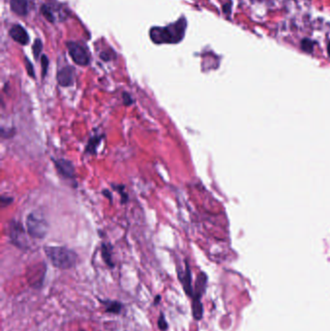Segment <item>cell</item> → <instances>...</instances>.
I'll use <instances>...</instances> for the list:
<instances>
[{
    "instance_id": "obj_21",
    "label": "cell",
    "mask_w": 330,
    "mask_h": 331,
    "mask_svg": "<svg viewBox=\"0 0 330 331\" xmlns=\"http://www.w3.org/2000/svg\"><path fill=\"white\" fill-rule=\"evenodd\" d=\"M25 66L28 72V75L32 78H35V73H34V69H33V65L31 64V62L28 60V58H25Z\"/></svg>"
},
{
    "instance_id": "obj_16",
    "label": "cell",
    "mask_w": 330,
    "mask_h": 331,
    "mask_svg": "<svg viewBox=\"0 0 330 331\" xmlns=\"http://www.w3.org/2000/svg\"><path fill=\"white\" fill-rule=\"evenodd\" d=\"M301 49L306 52H312L314 50V42L309 39H304L301 42Z\"/></svg>"
},
{
    "instance_id": "obj_18",
    "label": "cell",
    "mask_w": 330,
    "mask_h": 331,
    "mask_svg": "<svg viewBox=\"0 0 330 331\" xmlns=\"http://www.w3.org/2000/svg\"><path fill=\"white\" fill-rule=\"evenodd\" d=\"M42 13H43L44 17H45L49 21H50V22H53V21H54V15L52 14V12H51V10L50 9L49 6L44 5V6L42 7Z\"/></svg>"
},
{
    "instance_id": "obj_5",
    "label": "cell",
    "mask_w": 330,
    "mask_h": 331,
    "mask_svg": "<svg viewBox=\"0 0 330 331\" xmlns=\"http://www.w3.org/2000/svg\"><path fill=\"white\" fill-rule=\"evenodd\" d=\"M67 47L69 53L76 64L80 66H86L89 64L90 57L83 46L77 42H68Z\"/></svg>"
},
{
    "instance_id": "obj_19",
    "label": "cell",
    "mask_w": 330,
    "mask_h": 331,
    "mask_svg": "<svg viewBox=\"0 0 330 331\" xmlns=\"http://www.w3.org/2000/svg\"><path fill=\"white\" fill-rule=\"evenodd\" d=\"M41 64H42V75H43V77H45L47 72H48V68H49V59L46 55H42Z\"/></svg>"
},
{
    "instance_id": "obj_14",
    "label": "cell",
    "mask_w": 330,
    "mask_h": 331,
    "mask_svg": "<svg viewBox=\"0 0 330 331\" xmlns=\"http://www.w3.org/2000/svg\"><path fill=\"white\" fill-rule=\"evenodd\" d=\"M102 258L107 264V265H109L110 267L115 266V264L112 259V248L110 247V245L107 244L102 245Z\"/></svg>"
},
{
    "instance_id": "obj_3",
    "label": "cell",
    "mask_w": 330,
    "mask_h": 331,
    "mask_svg": "<svg viewBox=\"0 0 330 331\" xmlns=\"http://www.w3.org/2000/svg\"><path fill=\"white\" fill-rule=\"evenodd\" d=\"M25 227L27 233L36 239L44 238L49 232L48 221L38 212H32L27 216Z\"/></svg>"
},
{
    "instance_id": "obj_1",
    "label": "cell",
    "mask_w": 330,
    "mask_h": 331,
    "mask_svg": "<svg viewBox=\"0 0 330 331\" xmlns=\"http://www.w3.org/2000/svg\"><path fill=\"white\" fill-rule=\"evenodd\" d=\"M45 254L50 264L59 269H70L77 265L78 255L73 250L63 246H46Z\"/></svg>"
},
{
    "instance_id": "obj_24",
    "label": "cell",
    "mask_w": 330,
    "mask_h": 331,
    "mask_svg": "<svg viewBox=\"0 0 330 331\" xmlns=\"http://www.w3.org/2000/svg\"><path fill=\"white\" fill-rule=\"evenodd\" d=\"M12 201H13V199L10 198V197H5V196L1 197V203H2V205L10 204Z\"/></svg>"
},
{
    "instance_id": "obj_22",
    "label": "cell",
    "mask_w": 330,
    "mask_h": 331,
    "mask_svg": "<svg viewBox=\"0 0 330 331\" xmlns=\"http://www.w3.org/2000/svg\"><path fill=\"white\" fill-rule=\"evenodd\" d=\"M115 188H116V190H117V191H119V193H120V196H121V199H122V202H126L127 201V199H128V195L125 193V188H124V186H121V190H119L120 188H119V186L118 185H116V186H114Z\"/></svg>"
},
{
    "instance_id": "obj_2",
    "label": "cell",
    "mask_w": 330,
    "mask_h": 331,
    "mask_svg": "<svg viewBox=\"0 0 330 331\" xmlns=\"http://www.w3.org/2000/svg\"><path fill=\"white\" fill-rule=\"evenodd\" d=\"M186 21L181 18L173 24L165 27H153L150 30L151 40L156 44L162 43H177L179 42L185 33Z\"/></svg>"
},
{
    "instance_id": "obj_12",
    "label": "cell",
    "mask_w": 330,
    "mask_h": 331,
    "mask_svg": "<svg viewBox=\"0 0 330 331\" xmlns=\"http://www.w3.org/2000/svg\"><path fill=\"white\" fill-rule=\"evenodd\" d=\"M105 307L106 312L111 314H119L122 310V304L116 300H100Z\"/></svg>"
},
{
    "instance_id": "obj_17",
    "label": "cell",
    "mask_w": 330,
    "mask_h": 331,
    "mask_svg": "<svg viewBox=\"0 0 330 331\" xmlns=\"http://www.w3.org/2000/svg\"><path fill=\"white\" fill-rule=\"evenodd\" d=\"M42 49H43V45H42V42L41 40L37 39L34 44H33V47H32V50H33V54H34V57L36 59H38L41 51H42Z\"/></svg>"
},
{
    "instance_id": "obj_26",
    "label": "cell",
    "mask_w": 330,
    "mask_h": 331,
    "mask_svg": "<svg viewBox=\"0 0 330 331\" xmlns=\"http://www.w3.org/2000/svg\"><path fill=\"white\" fill-rule=\"evenodd\" d=\"M328 50H329V54L330 55V44H329V48H328Z\"/></svg>"
},
{
    "instance_id": "obj_15",
    "label": "cell",
    "mask_w": 330,
    "mask_h": 331,
    "mask_svg": "<svg viewBox=\"0 0 330 331\" xmlns=\"http://www.w3.org/2000/svg\"><path fill=\"white\" fill-rule=\"evenodd\" d=\"M100 143H101V137H93L89 141V143H88V145L86 147V149H85L86 153L95 154V152L97 150V148L100 145Z\"/></svg>"
},
{
    "instance_id": "obj_13",
    "label": "cell",
    "mask_w": 330,
    "mask_h": 331,
    "mask_svg": "<svg viewBox=\"0 0 330 331\" xmlns=\"http://www.w3.org/2000/svg\"><path fill=\"white\" fill-rule=\"evenodd\" d=\"M192 313L195 320L199 321L203 315V308L200 299H193L192 302Z\"/></svg>"
},
{
    "instance_id": "obj_7",
    "label": "cell",
    "mask_w": 330,
    "mask_h": 331,
    "mask_svg": "<svg viewBox=\"0 0 330 331\" xmlns=\"http://www.w3.org/2000/svg\"><path fill=\"white\" fill-rule=\"evenodd\" d=\"M57 172L64 178H73L75 176V167L69 160L58 159L53 160Z\"/></svg>"
},
{
    "instance_id": "obj_23",
    "label": "cell",
    "mask_w": 330,
    "mask_h": 331,
    "mask_svg": "<svg viewBox=\"0 0 330 331\" xmlns=\"http://www.w3.org/2000/svg\"><path fill=\"white\" fill-rule=\"evenodd\" d=\"M123 100H124V104H125L126 106H129V105H131V104L133 103L132 97H131L130 94H128L127 92H124V93H123Z\"/></svg>"
},
{
    "instance_id": "obj_25",
    "label": "cell",
    "mask_w": 330,
    "mask_h": 331,
    "mask_svg": "<svg viewBox=\"0 0 330 331\" xmlns=\"http://www.w3.org/2000/svg\"><path fill=\"white\" fill-rule=\"evenodd\" d=\"M160 299H161V297H160V296H157V297H156V298L154 299V304H155V305H157V304L160 302Z\"/></svg>"
},
{
    "instance_id": "obj_9",
    "label": "cell",
    "mask_w": 330,
    "mask_h": 331,
    "mask_svg": "<svg viewBox=\"0 0 330 331\" xmlns=\"http://www.w3.org/2000/svg\"><path fill=\"white\" fill-rule=\"evenodd\" d=\"M57 82L59 85L68 87L74 83V70L71 67H65L61 69L57 74Z\"/></svg>"
},
{
    "instance_id": "obj_4",
    "label": "cell",
    "mask_w": 330,
    "mask_h": 331,
    "mask_svg": "<svg viewBox=\"0 0 330 331\" xmlns=\"http://www.w3.org/2000/svg\"><path fill=\"white\" fill-rule=\"evenodd\" d=\"M9 238L10 241L19 249L28 248V240L23 227L16 221L9 224Z\"/></svg>"
},
{
    "instance_id": "obj_6",
    "label": "cell",
    "mask_w": 330,
    "mask_h": 331,
    "mask_svg": "<svg viewBox=\"0 0 330 331\" xmlns=\"http://www.w3.org/2000/svg\"><path fill=\"white\" fill-rule=\"evenodd\" d=\"M177 275L179 278V281L181 282L184 292L186 293V295L188 297L193 298L194 295V289L192 287V278H191V271H190V267L186 262L185 264V270L182 272L180 269L177 270Z\"/></svg>"
},
{
    "instance_id": "obj_11",
    "label": "cell",
    "mask_w": 330,
    "mask_h": 331,
    "mask_svg": "<svg viewBox=\"0 0 330 331\" xmlns=\"http://www.w3.org/2000/svg\"><path fill=\"white\" fill-rule=\"evenodd\" d=\"M11 9L18 16H26L28 13V0H11Z\"/></svg>"
},
{
    "instance_id": "obj_10",
    "label": "cell",
    "mask_w": 330,
    "mask_h": 331,
    "mask_svg": "<svg viewBox=\"0 0 330 331\" xmlns=\"http://www.w3.org/2000/svg\"><path fill=\"white\" fill-rule=\"evenodd\" d=\"M206 283H207V276L204 273H199L196 280L193 299H200V298L202 297L205 291Z\"/></svg>"
},
{
    "instance_id": "obj_20",
    "label": "cell",
    "mask_w": 330,
    "mask_h": 331,
    "mask_svg": "<svg viewBox=\"0 0 330 331\" xmlns=\"http://www.w3.org/2000/svg\"><path fill=\"white\" fill-rule=\"evenodd\" d=\"M158 328H159V330L161 331H165L167 330V328H168L167 323H166V321H165L164 314H161L160 317H159V320H158Z\"/></svg>"
},
{
    "instance_id": "obj_8",
    "label": "cell",
    "mask_w": 330,
    "mask_h": 331,
    "mask_svg": "<svg viewBox=\"0 0 330 331\" xmlns=\"http://www.w3.org/2000/svg\"><path fill=\"white\" fill-rule=\"evenodd\" d=\"M10 35L14 41L22 46H25L29 43V36L26 30L19 24H16L11 28Z\"/></svg>"
},
{
    "instance_id": "obj_27",
    "label": "cell",
    "mask_w": 330,
    "mask_h": 331,
    "mask_svg": "<svg viewBox=\"0 0 330 331\" xmlns=\"http://www.w3.org/2000/svg\"></svg>"
}]
</instances>
